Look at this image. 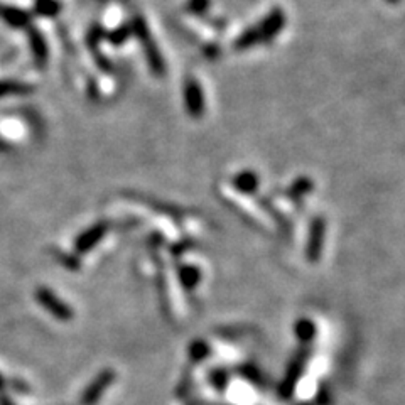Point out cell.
Instances as JSON below:
<instances>
[{
	"label": "cell",
	"mask_w": 405,
	"mask_h": 405,
	"mask_svg": "<svg viewBox=\"0 0 405 405\" xmlns=\"http://www.w3.org/2000/svg\"><path fill=\"white\" fill-rule=\"evenodd\" d=\"M286 12L282 8L275 7L267 14L260 23L248 28L243 34H240L238 40L235 41V49L243 51L250 49L253 46L267 44V42H272L275 36L282 32L284 25H286Z\"/></svg>",
	"instance_id": "cell-1"
},
{
	"label": "cell",
	"mask_w": 405,
	"mask_h": 405,
	"mask_svg": "<svg viewBox=\"0 0 405 405\" xmlns=\"http://www.w3.org/2000/svg\"><path fill=\"white\" fill-rule=\"evenodd\" d=\"M131 28L132 32L135 34V37L140 42L142 51H144L145 59H147L150 71H152L156 76L166 75V61H164L161 51H159L156 41H154L152 34L149 31V25L144 20V17L137 16L135 19L132 20Z\"/></svg>",
	"instance_id": "cell-2"
},
{
	"label": "cell",
	"mask_w": 405,
	"mask_h": 405,
	"mask_svg": "<svg viewBox=\"0 0 405 405\" xmlns=\"http://www.w3.org/2000/svg\"><path fill=\"white\" fill-rule=\"evenodd\" d=\"M184 107H186L188 115H191L193 119H201L205 115V93H202L201 85L198 83L196 78L189 76L184 81Z\"/></svg>",
	"instance_id": "cell-3"
},
{
	"label": "cell",
	"mask_w": 405,
	"mask_h": 405,
	"mask_svg": "<svg viewBox=\"0 0 405 405\" xmlns=\"http://www.w3.org/2000/svg\"><path fill=\"white\" fill-rule=\"evenodd\" d=\"M0 19L14 29L31 28V14H28V12L23 11V8L0 6Z\"/></svg>",
	"instance_id": "cell-4"
},
{
	"label": "cell",
	"mask_w": 405,
	"mask_h": 405,
	"mask_svg": "<svg viewBox=\"0 0 405 405\" xmlns=\"http://www.w3.org/2000/svg\"><path fill=\"white\" fill-rule=\"evenodd\" d=\"M28 31H29V44H31L34 61H36L37 66L42 68L47 63V58H49V54H47V44L44 41V36H42V34L34 28H29Z\"/></svg>",
	"instance_id": "cell-5"
},
{
	"label": "cell",
	"mask_w": 405,
	"mask_h": 405,
	"mask_svg": "<svg viewBox=\"0 0 405 405\" xmlns=\"http://www.w3.org/2000/svg\"><path fill=\"white\" fill-rule=\"evenodd\" d=\"M234 184H235V188L238 189V191L253 193L258 188V176L252 171L240 172V174L234 179Z\"/></svg>",
	"instance_id": "cell-6"
},
{
	"label": "cell",
	"mask_w": 405,
	"mask_h": 405,
	"mask_svg": "<svg viewBox=\"0 0 405 405\" xmlns=\"http://www.w3.org/2000/svg\"><path fill=\"white\" fill-rule=\"evenodd\" d=\"M32 92V88L29 85L23 83V81H0V98L12 97V95H25Z\"/></svg>",
	"instance_id": "cell-7"
},
{
	"label": "cell",
	"mask_w": 405,
	"mask_h": 405,
	"mask_svg": "<svg viewBox=\"0 0 405 405\" xmlns=\"http://www.w3.org/2000/svg\"><path fill=\"white\" fill-rule=\"evenodd\" d=\"M37 16L54 17L61 11V4L58 0H36V7H34Z\"/></svg>",
	"instance_id": "cell-8"
},
{
	"label": "cell",
	"mask_w": 405,
	"mask_h": 405,
	"mask_svg": "<svg viewBox=\"0 0 405 405\" xmlns=\"http://www.w3.org/2000/svg\"><path fill=\"white\" fill-rule=\"evenodd\" d=\"M131 34H132L131 25H122V28H117L115 31H111L109 34V41L111 42V44L120 46V44H123L128 37H131Z\"/></svg>",
	"instance_id": "cell-9"
},
{
	"label": "cell",
	"mask_w": 405,
	"mask_h": 405,
	"mask_svg": "<svg viewBox=\"0 0 405 405\" xmlns=\"http://www.w3.org/2000/svg\"><path fill=\"white\" fill-rule=\"evenodd\" d=\"M211 0H188L186 11L193 16H202L210 11Z\"/></svg>",
	"instance_id": "cell-10"
},
{
	"label": "cell",
	"mask_w": 405,
	"mask_h": 405,
	"mask_svg": "<svg viewBox=\"0 0 405 405\" xmlns=\"http://www.w3.org/2000/svg\"><path fill=\"white\" fill-rule=\"evenodd\" d=\"M100 40H102V28L100 25H93V29L88 34V46L92 47L93 51H97Z\"/></svg>",
	"instance_id": "cell-11"
},
{
	"label": "cell",
	"mask_w": 405,
	"mask_h": 405,
	"mask_svg": "<svg viewBox=\"0 0 405 405\" xmlns=\"http://www.w3.org/2000/svg\"><path fill=\"white\" fill-rule=\"evenodd\" d=\"M387 2H389V4H394V6H395V4H399L400 0H387Z\"/></svg>",
	"instance_id": "cell-12"
}]
</instances>
